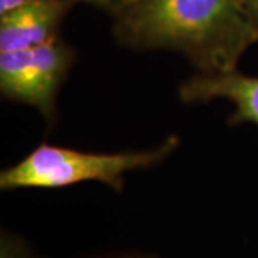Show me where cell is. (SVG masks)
I'll return each mask as SVG.
<instances>
[{
	"mask_svg": "<svg viewBox=\"0 0 258 258\" xmlns=\"http://www.w3.org/2000/svg\"><path fill=\"white\" fill-rule=\"evenodd\" d=\"M113 36L132 50H174L200 74L235 71L258 36L242 0H137L113 15Z\"/></svg>",
	"mask_w": 258,
	"mask_h": 258,
	"instance_id": "1",
	"label": "cell"
},
{
	"mask_svg": "<svg viewBox=\"0 0 258 258\" xmlns=\"http://www.w3.org/2000/svg\"><path fill=\"white\" fill-rule=\"evenodd\" d=\"M179 144L178 135H169L154 148L120 152H91L40 144L0 172V189H59L82 182H99L122 192L128 172L165 162Z\"/></svg>",
	"mask_w": 258,
	"mask_h": 258,
	"instance_id": "2",
	"label": "cell"
},
{
	"mask_svg": "<svg viewBox=\"0 0 258 258\" xmlns=\"http://www.w3.org/2000/svg\"><path fill=\"white\" fill-rule=\"evenodd\" d=\"M75 63V47L60 36L29 49L0 53L2 98L35 108L52 126L57 116V95Z\"/></svg>",
	"mask_w": 258,
	"mask_h": 258,
	"instance_id": "3",
	"label": "cell"
},
{
	"mask_svg": "<svg viewBox=\"0 0 258 258\" xmlns=\"http://www.w3.org/2000/svg\"><path fill=\"white\" fill-rule=\"evenodd\" d=\"M178 96L184 103H208L225 99L234 111L228 123H254L258 126V76H249L238 69L221 74H198L181 83Z\"/></svg>",
	"mask_w": 258,
	"mask_h": 258,
	"instance_id": "4",
	"label": "cell"
},
{
	"mask_svg": "<svg viewBox=\"0 0 258 258\" xmlns=\"http://www.w3.org/2000/svg\"><path fill=\"white\" fill-rule=\"evenodd\" d=\"M76 0H32L0 15V53L37 46L60 36L59 30Z\"/></svg>",
	"mask_w": 258,
	"mask_h": 258,
	"instance_id": "5",
	"label": "cell"
},
{
	"mask_svg": "<svg viewBox=\"0 0 258 258\" xmlns=\"http://www.w3.org/2000/svg\"><path fill=\"white\" fill-rule=\"evenodd\" d=\"M0 258H40L22 235L9 230L0 232Z\"/></svg>",
	"mask_w": 258,
	"mask_h": 258,
	"instance_id": "6",
	"label": "cell"
},
{
	"mask_svg": "<svg viewBox=\"0 0 258 258\" xmlns=\"http://www.w3.org/2000/svg\"><path fill=\"white\" fill-rule=\"evenodd\" d=\"M78 2H82V3H86V5H92L95 8L108 10V12H111L112 15H116V13H119L120 10L126 9L131 5H134L137 0H76V3Z\"/></svg>",
	"mask_w": 258,
	"mask_h": 258,
	"instance_id": "7",
	"label": "cell"
},
{
	"mask_svg": "<svg viewBox=\"0 0 258 258\" xmlns=\"http://www.w3.org/2000/svg\"><path fill=\"white\" fill-rule=\"evenodd\" d=\"M92 258H159L155 254H149L144 251H116V252H108L101 254Z\"/></svg>",
	"mask_w": 258,
	"mask_h": 258,
	"instance_id": "8",
	"label": "cell"
},
{
	"mask_svg": "<svg viewBox=\"0 0 258 258\" xmlns=\"http://www.w3.org/2000/svg\"><path fill=\"white\" fill-rule=\"evenodd\" d=\"M242 5L248 13L249 19L252 22V26L255 29L258 36V0H242Z\"/></svg>",
	"mask_w": 258,
	"mask_h": 258,
	"instance_id": "9",
	"label": "cell"
},
{
	"mask_svg": "<svg viewBox=\"0 0 258 258\" xmlns=\"http://www.w3.org/2000/svg\"><path fill=\"white\" fill-rule=\"evenodd\" d=\"M29 2H32V0H0V15H5L13 9H18Z\"/></svg>",
	"mask_w": 258,
	"mask_h": 258,
	"instance_id": "10",
	"label": "cell"
}]
</instances>
